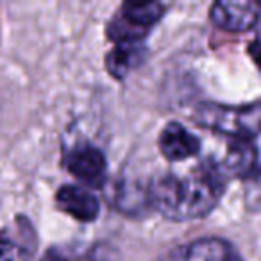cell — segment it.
<instances>
[{
	"mask_svg": "<svg viewBox=\"0 0 261 261\" xmlns=\"http://www.w3.org/2000/svg\"><path fill=\"white\" fill-rule=\"evenodd\" d=\"M163 15L165 6L160 2H127V4H123L122 13H120V16L127 20L130 25L145 31L147 27L160 22Z\"/></svg>",
	"mask_w": 261,
	"mask_h": 261,
	"instance_id": "obj_10",
	"label": "cell"
},
{
	"mask_svg": "<svg viewBox=\"0 0 261 261\" xmlns=\"http://www.w3.org/2000/svg\"><path fill=\"white\" fill-rule=\"evenodd\" d=\"M18 247L6 231H0V261H15Z\"/></svg>",
	"mask_w": 261,
	"mask_h": 261,
	"instance_id": "obj_14",
	"label": "cell"
},
{
	"mask_svg": "<svg viewBox=\"0 0 261 261\" xmlns=\"http://www.w3.org/2000/svg\"><path fill=\"white\" fill-rule=\"evenodd\" d=\"M249 54L252 56V59L256 61V65H259L261 68V41H252V45L249 47Z\"/></svg>",
	"mask_w": 261,
	"mask_h": 261,
	"instance_id": "obj_15",
	"label": "cell"
},
{
	"mask_svg": "<svg viewBox=\"0 0 261 261\" xmlns=\"http://www.w3.org/2000/svg\"><path fill=\"white\" fill-rule=\"evenodd\" d=\"M66 168L77 179L91 186H100L106 179V158L91 145H81L66 156Z\"/></svg>",
	"mask_w": 261,
	"mask_h": 261,
	"instance_id": "obj_4",
	"label": "cell"
},
{
	"mask_svg": "<svg viewBox=\"0 0 261 261\" xmlns=\"http://www.w3.org/2000/svg\"><path fill=\"white\" fill-rule=\"evenodd\" d=\"M257 41H261V31H259V38H257Z\"/></svg>",
	"mask_w": 261,
	"mask_h": 261,
	"instance_id": "obj_16",
	"label": "cell"
},
{
	"mask_svg": "<svg viewBox=\"0 0 261 261\" xmlns=\"http://www.w3.org/2000/svg\"><path fill=\"white\" fill-rule=\"evenodd\" d=\"M259 18V6L256 2L220 0L211 8V22L224 31L242 33L254 25Z\"/></svg>",
	"mask_w": 261,
	"mask_h": 261,
	"instance_id": "obj_3",
	"label": "cell"
},
{
	"mask_svg": "<svg viewBox=\"0 0 261 261\" xmlns=\"http://www.w3.org/2000/svg\"><path fill=\"white\" fill-rule=\"evenodd\" d=\"M116 206L123 213H142L147 207H152L150 202V186H140L135 182H127L120 186L118 195H116Z\"/></svg>",
	"mask_w": 261,
	"mask_h": 261,
	"instance_id": "obj_11",
	"label": "cell"
},
{
	"mask_svg": "<svg viewBox=\"0 0 261 261\" xmlns=\"http://www.w3.org/2000/svg\"><path fill=\"white\" fill-rule=\"evenodd\" d=\"M108 256L104 254L102 247H93L88 250H73V249H50L43 261H106Z\"/></svg>",
	"mask_w": 261,
	"mask_h": 261,
	"instance_id": "obj_12",
	"label": "cell"
},
{
	"mask_svg": "<svg viewBox=\"0 0 261 261\" xmlns=\"http://www.w3.org/2000/svg\"><path fill=\"white\" fill-rule=\"evenodd\" d=\"M56 200H58L59 210L81 222L95 220L98 217V211H100L98 199L83 186H63L56 195Z\"/></svg>",
	"mask_w": 261,
	"mask_h": 261,
	"instance_id": "obj_5",
	"label": "cell"
},
{
	"mask_svg": "<svg viewBox=\"0 0 261 261\" xmlns=\"http://www.w3.org/2000/svg\"><path fill=\"white\" fill-rule=\"evenodd\" d=\"M145 59V48L140 43H116L106 58V68L115 79H123Z\"/></svg>",
	"mask_w": 261,
	"mask_h": 261,
	"instance_id": "obj_8",
	"label": "cell"
},
{
	"mask_svg": "<svg viewBox=\"0 0 261 261\" xmlns=\"http://www.w3.org/2000/svg\"><path fill=\"white\" fill-rule=\"evenodd\" d=\"M193 120L220 135L249 142L261 133V100L247 106H220L206 102L193 111Z\"/></svg>",
	"mask_w": 261,
	"mask_h": 261,
	"instance_id": "obj_2",
	"label": "cell"
},
{
	"mask_svg": "<svg viewBox=\"0 0 261 261\" xmlns=\"http://www.w3.org/2000/svg\"><path fill=\"white\" fill-rule=\"evenodd\" d=\"M232 249L225 240L202 238L193 242L186 250L185 261H232Z\"/></svg>",
	"mask_w": 261,
	"mask_h": 261,
	"instance_id": "obj_9",
	"label": "cell"
},
{
	"mask_svg": "<svg viewBox=\"0 0 261 261\" xmlns=\"http://www.w3.org/2000/svg\"><path fill=\"white\" fill-rule=\"evenodd\" d=\"M225 175L220 167L204 163L186 175H165L150 186V202L170 220L206 217L224 193Z\"/></svg>",
	"mask_w": 261,
	"mask_h": 261,
	"instance_id": "obj_1",
	"label": "cell"
},
{
	"mask_svg": "<svg viewBox=\"0 0 261 261\" xmlns=\"http://www.w3.org/2000/svg\"><path fill=\"white\" fill-rule=\"evenodd\" d=\"M220 168L224 175L242 179L250 177L257 170V149L247 140H236L227 149Z\"/></svg>",
	"mask_w": 261,
	"mask_h": 261,
	"instance_id": "obj_7",
	"label": "cell"
},
{
	"mask_svg": "<svg viewBox=\"0 0 261 261\" xmlns=\"http://www.w3.org/2000/svg\"><path fill=\"white\" fill-rule=\"evenodd\" d=\"M160 150L167 160L182 161L195 156L200 150V142L188 129L177 122L168 123L160 136Z\"/></svg>",
	"mask_w": 261,
	"mask_h": 261,
	"instance_id": "obj_6",
	"label": "cell"
},
{
	"mask_svg": "<svg viewBox=\"0 0 261 261\" xmlns=\"http://www.w3.org/2000/svg\"><path fill=\"white\" fill-rule=\"evenodd\" d=\"M245 200L250 210H261V168L245 179Z\"/></svg>",
	"mask_w": 261,
	"mask_h": 261,
	"instance_id": "obj_13",
	"label": "cell"
}]
</instances>
